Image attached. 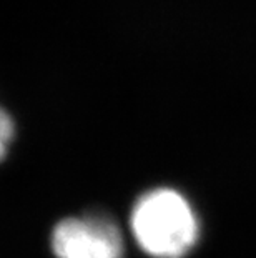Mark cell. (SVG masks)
<instances>
[{
    "label": "cell",
    "instance_id": "cell-1",
    "mask_svg": "<svg viewBox=\"0 0 256 258\" xmlns=\"http://www.w3.org/2000/svg\"><path fill=\"white\" fill-rule=\"evenodd\" d=\"M132 230L138 245L155 258H180L198 238V220L175 190L158 188L137 202Z\"/></svg>",
    "mask_w": 256,
    "mask_h": 258
},
{
    "label": "cell",
    "instance_id": "cell-2",
    "mask_svg": "<svg viewBox=\"0 0 256 258\" xmlns=\"http://www.w3.org/2000/svg\"><path fill=\"white\" fill-rule=\"evenodd\" d=\"M52 248L58 258H122L123 253L118 228L100 217L60 222L53 230Z\"/></svg>",
    "mask_w": 256,
    "mask_h": 258
},
{
    "label": "cell",
    "instance_id": "cell-3",
    "mask_svg": "<svg viewBox=\"0 0 256 258\" xmlns=\"http://www.w3.org/2000/svg\"><path fill=\"white\" fill-rule=\"evenodd\" d=\"M14 137V122L10 120L9 113H2V155L5 157L7 153V145Z\"/></svg>",
    "mask_w": 256,
    "mask_h": 258
}]
</instances>
